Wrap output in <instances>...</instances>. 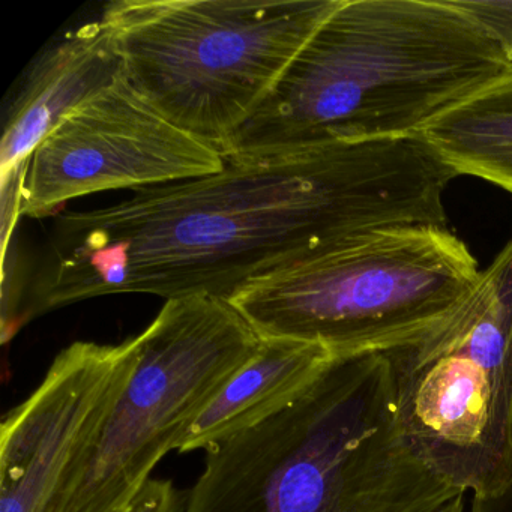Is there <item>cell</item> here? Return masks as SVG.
<instances>
[{"mask_svg": "<svg viewBox=\"0 0 512 512\" xmlns=\"http://www.w3.org/2000/svg\"><path fill=\"white\" fill-rule=\"evenodd\" d=\"M458 173L422 134L226 158L220 173L65 212L19 326L77 302L145 293L232 301L248 284L391 227H448Z\"/></svg>", "mask_w": 512, "mask_h": 512, "instance_id": "obj_1", "label": "cell"}, {"mask_svg": "<svg viewBox=\"0 0 512 512\" xmlns=\"http://www.w3.org/2000/svg\"><path fill=\"white\" fill-rule=\"evenodd\" d=\"M511 65L452 0H340L220 154L415 136Z\"/></svg>", "mask_w": 512, "mask_h": 512, "instance_id": "obj_2", "label": "cell"}, {"mask_svg": "<svg viewBox=\"0 0 512 512\" xmlns=\"http://www.w3.org/2000/svg\"><path fill=\"white\" fill-rule=\"evenodd\" d=\"M205 454L182 512H428L463 493L407 446L380 352L335 355L290 406Z\"/></svg>", "mask_w": 512, "mask_h": 512, "instance_id": "obj_3", "label": "cell"}, {"mask_svg": "<svg viewBox=\"0 0 512 512\" xmlns=\"http://www.w3.org/2000/svg\"><path fill=\"white\" fill-rule=\"evenodd\" d=\"M340 0H119L103 20L131 89L220 151Z\"/></svg>", "mask_w": 512, "mask_h": 512, "instance_id": "obj_4", "label": "cell"}, {"mask_svg": "<svg viewBox=\"0 0 512 512\" xmlns=\"http://www.w3.org/2000/svg\"><path fill=\"white\" fill-rule=\"evenodd\" d=\"M479 272L449 227H391L248 284L230 302L262 338L320 344L334 355L385 353L442 322Z\"/></svg>", "mask_w": 512, "mask_h": 512, "instance_id": "obj_5", "label": "cell"}, {"mask_svg": "<svg viewBox=\"0 0 512 512\" xmlns=\"http://www.w3.org/2000/svg\"><path fill=\"white\" fill-rule=\"evenodd\" d=\"M410 451L473 496L512 485V239L431 331L385 352Z\"/></svg>", "mask_w": 512, "mask_h": 512, "instance_id": "obj_6", "label": "cell"}, {"mask_svg": "<svg viewBox=\"0 0 512 512\" xmlns=\"http://www.w3.org/2000/svg\"><path fill=\"white\" fill-rule=\"evenodd\" d=\"M137 361L67 512H119L262 337L227 299L166 301L136 335Z\"/></svg>", "mask_w": 512, "mask_h": 512, "instance_id": "obj_7", "label": "cell"}, {"mask_svg": "<svg viewBox=\"0 0 512 512\" xmlns=\"http://www.w3.org/2000/svg\"><path fill=\"white\" fill-rule=\"evenodd\" d=\"M137 361L136 337L76 341L0 427V512H67Z\"/></svg>", "mask_w": 512, "mask_h": 512, "instance_id": "obj_8", "label": "cell"}, {"mask_svg": "<svg viewBox=\"0 0 512 512\" xmlns=\"http://www.w3.org/2000/svg\"><path fill=\"white\" fill-rule=\"evenodd\" d=\"M226 158L149 107L124 76L68 116L26 167L20 217L44 218L89 194L220 173Z\"/></svg>", "mask_w": 512, "mask_h": 512, "instance_id": "obj_9", "label": "cell"}, {"mask_svg": "<svg viewBox=\"0 0 512 512\" xmlns=\"http://www.w3.org/2000/svg\"><path fill=\"white\" fill-rule=\"evenodd\" d=\"M121 77V56L101 19L44 50L8 109L0 143L2 178L25 166L56 127Z\"/></svg>", "mask_w": 512, "mask_h": 512, "instance_id": "obj_10", "label": "cell"}, {"mask_svg": "<svg viewBox=\"0 0 512 512\" xmlns=\"http://www.w3.org/2000/svg\"><path fill=\"white\" fill-rule=\"evenodd\" d=\"M262 346L229 380L182 437L178 452L206 451L281 412L325 371L334 353L320 344L262 338Z\"/></svg>", "mask_w": 512, "mask_h": 512, "instance_id": "obj_11", "label": "cell"}, {"mask_svg": "<svg viewBox=\"0 0 512 512\" xmlns=\"http://www.w3.org/2000/svg\"><path fill=\"white\" fill-rule=\"evenodd\" d=\"M421 134L458 176H476L512 194V65Z\"/></svg>", "mask_w": 512, "mask_h": 512, "instance_id": "obj_12", "label": "cell"}, {"mask_svg": "<svg viewBox=\"0 0 512 512\" xmlns=\"http://www.w3.org/2000/svg\"><path fill=\"white\" fill-rule=\"evenodd\" d=\"M502 50L512 64V0H452Z\"/></svg>", "mask_w": 512, "mask_h": 512, "instance_id": "obj_13", "label": "cell"}, {"mask_svg": "<svg viewBox=\"0 0 512 512\" xmlns=\"http://www.w3.org/2000/svg\"><path fill=\"white\" fill-rule=\"evenodd\" d=\"M185 493L179 491L170 479L151 478L145 487L119 512H182Z\"/></svg>", "mask_w": 512, "mask_h": 512, "instance_id": "obj_14", "label": "cell"}, {"mask_svg": "<svg viewBox=\"0 0 512 512\" xmlns=\"http://www.w3.org/2000/svg\"><path fill=\"white\" fill-rule=\"evenodd\" d=\"M470 512H512V485L499 493L473 496Z\"/></svg>", "mask_w": 512, "mask_h": 512, "instance_id": "obj_15", "label": "cell"}, {"mask_svg": "<svg viewBox=\"0 0 512 512\" xmlns=\"http://www.w3.org/2000/svg\"><path fill=\"white\" fill-rule=\"evenodd\" d=\"M428 512H464V493L455 494Z\"/></svg>", "mask_w": 512, "mask_h": 512, "instance_id": "obj_16", "label": "cell"}]
</instances>
